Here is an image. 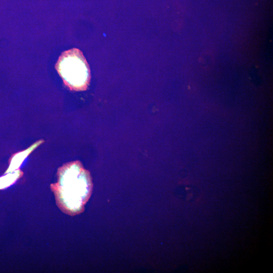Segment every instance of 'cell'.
<instances>
[{"label":"cell","mask_w":273,"mask_h":273,"mask_svg":"<svg viewBox=\"0 0 273 273\" xmlns=\"http://www.w3.org/2000/svg\"><path fill=\"white\" fill-rule=\"evenodd\" d=\"M57 179L51 187L58 206L69 215L82 212L93 188L89 172L79 161L71 162L58 169Z\"/></svg>","instance_id":"obj_1"},{"label":"cell","mask_w":273,"mask_h":273,"mask_svg":"<svg viewBox=\"0 0 273 273\" xmlns=\"http://www.w3.org/2000/svg\"><path fill=\"white\" fill-rule=\"evenodd\" d=\"M56 69L70 89L80 91L87 88L90 79V70L79 50L74 48L64 52L56 63Z\"/></svg>","instance_id":"obj_2"},{"label":"cell","mask_w":273,"mask_h":273,"mask_svg":"<svg viewBox=\"0 0 273 273\" xmlns=\"http://www.w3.org/2000/svg\"><path fill=\"white\" fill-rule=\"evenodd\" d=\"M43 142L42 140L38 141L26 150L15 154L11 160L6 173L12 172L17 170L27 156Z\"/></svg>","instance_id":"obj_3"},{"label":"cell","mask_w":273,"mask_h":273,"mask_svg":"<svg viewBox=\"0 0 273 273\" xmlns=\"http://www.w3.org/2000/svg\"><path fill=\"white\" fill-rule=\"evenodd\" d=\"M22 175L23 172L19 169H17L14 172H9L7 175L0 177V189L12 185Z\"/></svg>","instance_id":"obj_4"}]
</instances>
